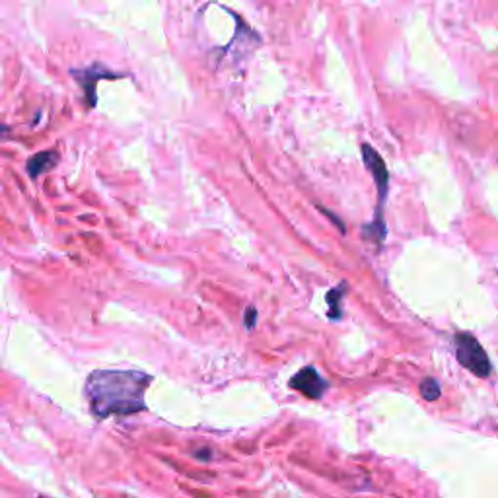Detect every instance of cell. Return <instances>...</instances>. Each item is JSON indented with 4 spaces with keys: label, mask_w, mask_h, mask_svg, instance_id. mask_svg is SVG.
<instances>
[{
    "label": "cell",
    "mask_w": 498,
    "mask_h": 498,
    "mask_svg": "<svg viewBox=\"0 0 498 498\" xmlns=\"http://www.w3.org/2000/svg\"><path fill=\"white\" fill-rule=\"evenodd\" d=\"M255 319H257V310L253 306L248 307V312H246V317H243V321H246V327L251 331L253 325H255Z\"/></svg>",
    "instance_id": "obj_10"
},
{
    "label": "cell",
    "mask_w": 498,
    "mask_h": 498,
    "mask_svg": "<svg viewBox=\"0 0 498 498\" xmlns=\"http://www.w3.org/2000/svg\"><path fill=\"white\" fill-rule=\"evenodd\" d=\"M37 498H49V497H43V495H39V497H37Z\"/></svg>",
    "instance_id": "obj_13"
},
{
    "label": "cell",
    "mask_w": 498,
    "mask_h": 498,
    "mask_svg": "<svg viewBox=\"0 0 498 498\" xmlns=\"http://www.w3.org/2000/svg\"><path fill=\"white\" fill-rule=\"evenodd\" d=\"M362 160L364 166L372 173L374 182L378 185V195H380L378 210H382V204H384L385 195H387V187H389V171L385 168V162L380 156V152L370 144H362Z\"/></svg>",
    "instance_id": "obj_5"
},
{
    "label": "cell",
    "mask_w": 498,
    "mask_h": 498,
    "mask_svg": "<svg viewBox=\"0 0 498 498\" xmlns=\"http://www.w3.org/2000/svg\"><path fill=\"white\" fill-rule=\"evenodd\" d=\"M57 162H58V154L57 152H53V150L34 154L32 158L28 160V173H30L32 180H35L37 175H41V173H47L49 170H53V168L57 166Z\"/></svg>",
    "instance_id": "obj_6"
},
{
    "label": "cell",
    "mask_w": 498,
    "mask_h": 498,
    "mask_svg": "<svg viewBox=\"0 0 498 498\" xmlns=\"http://www.w3.org/2000/svg\"><path fill=\"white\" fill-rule=\"evenodd\" d=\"M420 396L424 397L426 401H436L440 397V384L434 380V378H424L419 385Z\"/></svg>",
    "instance_id": "obj_9"
},
{
    "label": "cell",
    "mask_w": 498,
    "mask_h": 498,
    "mask_svg": "<svg viewBox=\"0 0 498 498\" xmlns=\"http://www.w3.org/2000/svg\"><path fill=\"white\" fill-rule=\"evenodd\" d=\"M8 133H10V127H8V124L0 123V136H2V135H8Z\"/></svg>",
    "instance_id": "obj_12"
},
{
    "label": "cell",
    "mask_w": 498,
    "mask_h": 498,
    "mask_svg": "<svg viewBox=\"0 0 498 498\" xmlns=\"http://www.w3.org/2000/svg\"><path fill=\"white\" fill-rule=\"evenodd\" d=\"M152 376L136 370H96L88 376L84 396L98 419L129 417L147 409L144 393Z\"/></svg>",
    "instance_id": "obj_1"
},
{
    "label": "cell",
    "mask_w": 498,
    "mask_h": 498,
    "mask_svg": "<svg viewBox=\"0 0 498 498\" xmlns=\"http://www.w3.org/2000/svg\"><path fill=\"white\" fill-rule=\"evenodd\" d=\"M347 290H349V284L340 283L339 286L331 288V290L327 292L325 300H327V306H329V312H327L329 319H340V316H343V307H340V302L345 300Z\"/></svg>",
    "instance_id": "obj_7"
},
{
    "label": "cell",
    "mask_w": 498,
    "mask_h": 498,
    "mask_svg": "<svg viewBox=\"0 0 498 498\" xmlns=\"http://www.w3.org/2000/svg\"><path fill=\"white\" fill-rule=\"evenodd\" d=\"M195 455H197V457H201L203 462H206V459H210L213 452H210V450H197V452H195Z\"/></svg>",
    "instance_id": "obj_11"
},
{
    "label": "cell",
    "mask_w": 498,
    "mask_h": 498,
    "mask_svg": "<svg viewBox=\"0 0 498 498\" xmlns=\"http://www.w3.org/2000/svg\"><path fill=\"white\" fill-rule=\"evenodd\" d=\"M453 347H455V356L464 368H467L471 374H475L477 378H488L490 376L492 366H490L487 352L471 333H467V331L457 333L453 337Z\"/></svg>",
    "instance_id": "obj_2"
},
{
    "label": "cell",
    "mask_w": 498,
    "mask_h": 498,
    "mask_svg": "<svg viewBox=\"0 0 498 498\" xmlns=\"http://www.w3.org/2000/svg\"><path fill=\"white\" fill-rule=\"evenodd\" d=\"M70 74L74 76V80L78 82L84 90V96L88 98V105L94 107L96 105V84L100 82L102 78H117L119 74L111 72L107 67H103L102 63H96L91 67L86 68H72Z\"/></svg>",
    "instance_id": "obj_4"
},
{
    "label": "cell",
    "mask_w": 498,
    "mask_h": 498,
    "mask_svg": "<svg viewBox=\"0 0 498 498\" xmlns=\"http://www.w3.org/2000/svg\"><path fill=\"white\" fill-rule=\"evenodd\" d=\"M290 387L296 389V391H300L302 396L310 397V399H319V397H323V393L327 391L329 387V382L321 376V374L317 372L314 366H306V368H302L300 372L296 374L290 378Z\"/></svg>",
    "instance_id": "obj_3"
},
{
    "label": "cell",
    "mask_w": 498,
    "mask_h": 498,
    "mask_svg": "<svg viewBox=\"0 0 498 498\" xmlns=\"http://www.w3.org/2000/svg\"><path fill=\"white\" fill-rule=\"evenodd\" d=\"M364 238L376 241V243H382L385 239V222L382 210H376V218L372 220V224L364 228Z\"/></svg>",
    "instance_id": "obj_8"
}]
</instances>
